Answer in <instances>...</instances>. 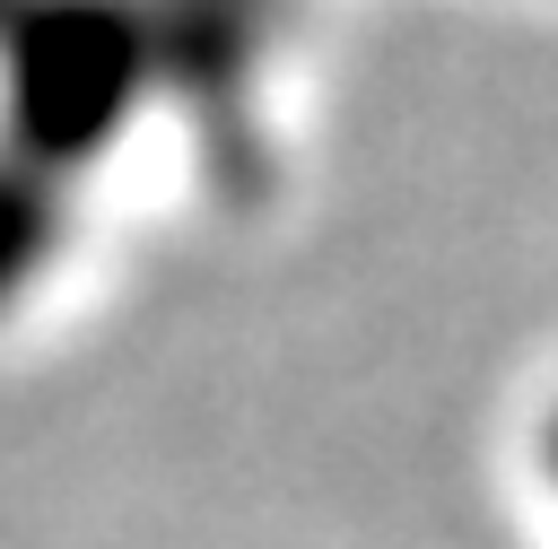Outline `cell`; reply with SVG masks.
Wrapping results in <instances>:
<instances>
[{
	"mask_svg": "<svg viewBox=\"0 0 558 549\" xmlns=\"http://www.w3.org/2000/svg\"><path fill=\"white\" fill-rule=\"evenodd\" d=\"M148 105H174L157 0H0V148L87 183Z\"/></svg>",
	"mask_w": 558,
	"mask_h": 549,
	"instance_id": "cell-1",
	"label": "cell"
},
{
	"mask_svg": "<svg viewBox=\"0 0 558 549\" xmlns=\"http://www.w3.org/2000/svg\"><path fill=\"white\" fill-rule=\"evenodd\" d=\"M70 227H78V183L0 148V322L44 288V270L70 253Z\"/></svg>",
	"mask_w": 558,
	"mask_h": 549,
	"instance_id": "cell-2",
	"label": "cell"
},
{
	"mask_svg": "<svg viewBox=\"0 0 558 549\" xmlns=\"http://www.w3.org/2000/svg\"><path fill=\"white\" fill-rule=\"evenodd\" d=\"M541 471H549V488H558V410L541 418Z\"/></svg>",
	"mask_w": 558,
	"mask_h": 549,
	"instance_id": "cell-3",
	"label": "cell"
}]
</instances>
